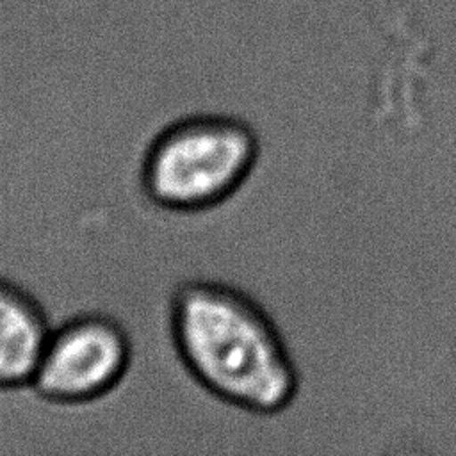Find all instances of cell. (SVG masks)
Listing matches in <instances>:
<instances>
[{
    "label": "cell",
    "mask_w": 456,
    "mask_h": 456,
    "mask_svg": "<svg viewBox=\"0 0 456 456\" xmlns=\"http://www.w3.org/2000/svg\"><path fill=\"white\" fill-rule=\"evenodd\" d=\"M169 335L187 374L212 397L255 415L285 411L299 372L271 314L246 290L210 278L171 294Z\"/></svg>",
    "instance_id": "1"
},
{
    "label": "cell",
    "mask_w": 456,
    "mask_h": 456,
    "mask_svg": "<svg viewBox=\"0 0 456 456\" xmlns=\"http://www.w3.org/2000/svg\"><path fill=\"white\" fill-rule=\"evenodd\" d=\"M258 159L260 137L242 118L183 116L150 141L139 167V185L162 210L205 212L233 198Z\"/></svg>",
    "instance_id": "2"
},
{
    "label": "cell",
    "mask_w": 456,
    "mask_h": 456,
    "mask_svg": "<svg viewBox=\"0 0 456 456\" xmlns=\"http://www.w3.org/2000/svg\"><path fill=\"white\" fill-rule=\"evenodd\" d=\"M132 338L112 315L86 312L52 328L30 388L55 404H86L112 392L128 372Z\"/></svg>",
    "instance_id": "3"
},
{
    "label": "cell",
    "mask_w": 456,
    "mask_h": 456,
    "mask_svg": "<svg viewBox=\"0 0 456 456\" xmlns=\"http://www.w3.org/2000/svg\"><path fill=\"white\" fill-rule=\"evenodd\" d=\"M50 331L43 305L0 276V390L30 387Z\"/></svg>",
    "instance_id": "4"
}]
</instances>
